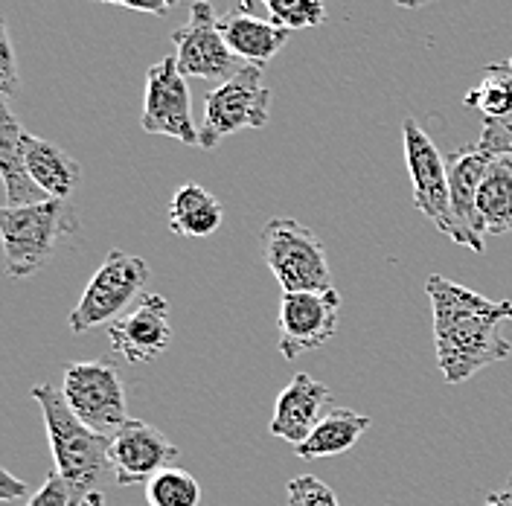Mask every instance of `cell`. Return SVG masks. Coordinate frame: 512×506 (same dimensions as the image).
Returning <instances> with one entry per match:
<instances>
[{"label":"cell","mask_w":512,"mask_h":506,"mask_svg":"<svg viewBox=\"0 0 512 506\" xmlns=\"http://www.w3.org/2000/svg\"><path fill=\"white\" fill-rule=\"evenodd\" d=\"M21 152H24V163L30 169L32 181L50 198L70 201V195L82 184V166L70 158L62 146L41 140L35 134H27V131L21 140Z\"/></svg>","instance_id":"ac0fdd59"},{"label":"cell","mask_w":512,"mask_h":506,"mask_svg":"<svg viewBox=\"0 0 512 506\" xmlns=\"http://www.w3.org/2000/svg\"><path fill=\"white\" fill-rule=\"evenodd\" d=\"M463 105L478 108L486 120H492V117H504V114H510L512 111V88H507V85H504V82H498V79H483V85H480V88H475V91H469V94H466Z\"/></svg>","instance_id":"cb8c5ba5"},{"label":"cell","mask_w":512,"mask_h":506,"mask_svg":"<svg viewBox=\"0 0 512 506\" xmlns=\"http://www.w3.org/2000/svg\"><path fill=\"white\" fill-rule=\"evenodd\" d=\"M425 291L434 312L437 367L446 384L469 381L489 364L510 358L512 344L501 335V323L512 320V300H489L440 274L428 277Z\"/></svg>","instance_id":"6da1fadb"},{"label":"cell","mask_w":512,"mask_h":506,"mask_svg":"<svg viewBox=\"0 0 512 506\" xmlns=\"http://www.w3.org/2000/svg\"><path fill=\"white\" fill-rule=\"evenodd\" d=\"M96 3H111V6L131 9V12H146V15H158V18H163L178 0H96Z\"/></svg>","instance_id":"f546056e"},{"label":"cell","mask_w":512,"mask_h":506,"mask_svg":"<svg viewBox=\"0 0 512 506\" xmlns=\"http://www.w3.org/2000/svg\"><path fill=\"white\" fill-rule=\"evenodd\" d=\"M21 140H24V128L3 102L0 105V178L6 190V207H30L50 201V195L32 181L21 152Z\"/></svg>","instance_id":"e0dca14e"},{"label":"cell","mask_w":512,"mask_h":506,"mask_svg":"<svg viewBox=\"0 0 512 506\" xmlns=\"http://www.w3.org/2000/svg\"><path fill=\"white\" fill-rule=\"evenodd\" d=\"M492 155H486L483 149H457L446 158L448 169V190H451V210L457 227L463 233V248L483 253V224L478 219V187L492 163Z\"/></svg>","instance_id":"9a60e30c"},{"label":"cell","mask_w":512,"mask_h":506,"mask_svg":"<svg viewBox=\"0 0 512 506\" xmlns=\"http://www.w3.org/2000/svg\"><path fill=\"white\" fill-rule=\"evenodd\" d=\"M32 492L30 483H24V480H18V477L12 475L9 469H0V501H30Z\"/></svg>","instance_id":"f1b7e54d"},{"label":"cell","mask_w":512,"mask_h":506,"mask_svg":"<svg viewBox=\"0 0 512 506\" xmlns=\"http://www.w3.org/2000/svg\"><path fill=\"white\" fill-rule=\"evenodd\" d=\"M288 506H341L332 486L312 475L288 480Z\"/></svg>","instance_id":"d4e9b609"},{"label":"cell","mask_w":512,"mask_h":506,"mask_svg":"<svg viewBox=\"0 0 512 506\" xmlns=\"http://www.w3.org/2000/svg\"><path fill=\"white\" fill-rule=\"evenodd\" d=\"M172 44H175V62L184 79H207L224 85L245 67V62L227 47L222 21L216 18L210 0L192 3L190 21L172 30Z\"/></svg>","instance_id":"9c48e42d"},{"label":"cell","mask_w":512,"mask_h":506,"mask_svg":"<svg viewBox=\"0 0 512 506\" xmlns=\"http://www.w3.org/2000/svg\"><path fill=\"white\" fill-rule=\"evenodd\" d=\"M341 320V294L326 291H283L280 300V355L294 361L303 352L320 349L332 341Z\"/></svg>","instance_id":"30bf717a"},{"label":"cell","mask_w":512,"mask_h":506,"mask_svg":"<svg viewBox=\"0 0 512 506\" xmlns=\"http://www.w3.org/2000/svg\"><path fill=\"white\" fill-rule=\"evenodd\" d=\"M483 506H512V504H507V501H501V498H498V495L492 492V495H489V501H486V504H483Z\"/></svg>","instance_id":"e575fe53"},{"label":"cell","mask_w":512,"mask_h":506,"mask_svg":"<svg viewBox=\"0 0 512 506\" xmlns=\"http://www.w3.org/2000/svg\"><path fill=\"white\" fill-rule=\"evenodd\" d=\"M82 504V498L73 492V486L64 480L56 469L47 475V480L41 483V489H35V495H32L27 506H79Z\"/></svg>","instance_id":"4316f807"},{"label":"cell","mask_w":512,"mask_h":506,"mask_svg":"<svg viewBox=\"0 0 512 506\" xmlns=\"http://www.w3.org/2000/svg\"><path fill=\"white\" fill-rule=\"evenodd\" d=\"M478 149L498 160H510L512 163V111L504 117H492L483 120Z\"/></svg>","instance_id":"484cf974"},{"label":"cell","mask_w":512,"mask_h":506,"mask_svg":"<svg viewBox=\"0 0 512 506\" xmlns=\"http://www.w3.org/2000/svg\"><path fill=\"white\" fill-rule=\"evenodd\" d=\"M140 128L146 134H163L187 146H201L198 126L192 123L190 88L184 73L178 70L175 56H163V62L152 64L146 73V102Z\"/></svg>","instance_id":"8fae6325"},{"label":"cell","mask_w":512,"mask_h":506,"mask_svg":"<svg viewBox=\"0 0 512 506\" xmlns=\"http://www.w3.org/2000/svg\"><path fill=\"white\" fill-rule=\"evenodd\" d=\"M402 146H405V163H408V175H411V187H414V207L446 239L463 245V233H460L454 210H451V190H448V169L443 152L425 134V128L411 117L402 123Z\"/></svg>","instance_id":"ba28073f"},{"label":"cell","mask_w":512,"mask_h":506,"mask_svg":"<svg viewBox=\"0 0 512 506\" xmlns=\"http://www.w3.org/2000/svg\"><path fill=\"white\" fill-rule=\"evenodd\" d=\"M30 393L44 413V428L53 448L56 472L73 486V492L85 498L91 492H102L108 483H114V469L108 460L111 437L96 434L94 428H88L70 411L59 387L41 381Z\"/></svg>","instance_id":"7a4b0ae2"},{"label":"cell","mask_w":512,"mask_h":506,"mask_svg":"<svg viewBox=\"0 0 512 506\" xmlns=\"http://www.w3.org/2000/svg\"><path fill=\"white\" fill-rule=\"evenodd\" d=\"M329 405H332V390L312 379L309 373H297L286 384V390L277 396L268 431L271 437L297 448L312 437L320 419L332 411Z\"/></svg>","instance_id":"5bb4252c"},{"label":"cell","mask_w":512,"mask_h":506,"mask_svg":"<svg viewBox=\"0 0 512 506\" xmlns=\"http://www.w3.org/2000/svg\"><path fill=\"white\" fill-rule=\"evenodd\" d=\"M0 91L12 96L18 91V67H15V50H12V35L3 21L0 27Z\"/></svg>","instance_id":"83f0119b"},{"label":"cell","mask_w":512,"mask_h":506,"mask_svg":"<svg viewBox=\"0 0 512 506\" xmlns=\"http://www.w3.org/2000/svg\"><path fill=\"white\" fill-rule=\"evenodd\" d=\"M79 213L70 201H41L30 207H3L0 210V233L6 253V274L12 280L38 274L62 239L79 233Z\"/></svg>","instance_id":"3957f363"},{"label":"cell","mask_w":512,"mask_h":506,"mask_svg":"<svg viewBox=\"0 0 512 506\" xmlns=\"http://www.w3.org/2000/svg\"><path fill=\"white\" fill-rule=\"evenodd\" d=\"M64 399L96 434L114 437L128 419L123 376L108 361H73L64 367Z\"/></svg>","instance_id":"52a82bcc"},{"label":"cell","mask_w":512,"mask_h":506,"mask_svg":"<svg viewBox=\"0 0 512 506\" xmlns=\"http://www.w3.org/2000/svg\"><path fill=\"white\" fill-rule=\"evenodd\" d=\"M370 425H373V419L364 413H355L350 408H332L320 419L312 437L294 448V454L300 460H323V457L347 454Z\"/></svg>","instance_id":"d6986e66"},{"label":"cell","mask_w":512,"mask_h":506,"mask_svg":"<svg viewBox=\"0 0 512 506\" xmlns=\"http://www.w3.org/2000/svg\"><path fill=\"white\" fill-rule=\"evenodd\" d=\"M251 0H239L222 18V35L227 47L245 64H268L288 44L291 32L277 27L274 21H262L248 12Z\"/></svg>","instance_id":"2e32d148"},{"label":"cell","mask_w":512,"mask_h":506,"mask_svg":"<svg viewBox=\"0 0 512 506\" xmlns=\"http://www.w3.org/2000/svg\"><path fill=\"white\" fill-rule=\"evenodd\" d=\"M146 504L149 506H198L201 486L187 469H163L146 483Z\"/></svg>","instance_id":"7402d4cb"},{"label":"cell","mask_w":512,"mask_h":506,"mask_svg":"<svg viewBox=\"0 0 512 506\" xmlns=\"http://www.w3.org/2000/svg\"><path fill=\"white\" fill-rule=\"evenodd\" d=\"M108 344L128 364H152L172 344L169 300L146 291L134 309L108 326Z\"/></svg>","instance_id":"4fadbf2b"},{"label":"cell","mask_w":512,"mask_h":506,"mask_svg":"<svg viewBox=\"0 0 512 506\" xmlns=\"http://www.w3.org/2000/svg\"><path fill=\"white\" fill-rule=\"evenodd\" d=\"M259 248L268 271L283 291H326L332 271L320 236L291 216L268 219L259 233Z\"/></svg>","instance_id":"277c9868"},{"label":"cell","mask_w":512,"mask_h":506,"mask_svg":"<svg viewBox=\"0 0 512 506\" xmlns=\"http://www.w3.org/2000/svg\"><path fill=\"white\" fill-rule=\"evenodd\" d=\"M268 18L283 30H312L326 21V0H262Z\"/></svg>","instance_id":"603a6c76"},{"label":"cell","mask_w":512,"mask_h":506,"mask_svg":"<svg viewBox=\"0 0 512 506\" xmlns=\"http://www.w3.org/2000/svg\"><path fill=\"white\" fill-rule=\"evenodd\" d=\"M478 219L486 236L512 233V163L492 160L478 187Z\"/></svg>","instance_id":"44dd1931"},{"label":"cell","mask_w":512,"mask_h":506,"mask_svg":"<svg viewBox=\"0 0 512 506\" xmlns=\"http://www.w3.org/2000/svg\"><path fill=\"white\" fill-rule=\"evenodd\" d=\"M259 64H245L233 79L204 96V120L198 126L204 152H216L219 143L245 128H265L271 120V88L262 82Z\"/></svg>","instance_id":"5b68a950"},{"label":"cell","mask_w":512,"mask_h":506,"mask_svg":"<svg viewBox=\"0 0 512 506\" xmlns=\"http://www.w3.org/2000/svg\"><path fill=\"white\" fill-rule=\"evenodd\" d=\"M495 495H498L501 501H507V504H512V475H510V480H507V486H504L501 492H495Z\"/></svg>","instance_id":"836d02e7"},{"label":"cell","mask_w":512,"mask_h":506,"mask_svg":"<svg viewBox=\"0 0 512 506\" xmlns=\"http://www.w3.org/2000/svg\"><path fill=\"white\" fill-rule=\"evenodd\" d=\"M146 283H149V262L143 256L111 251L91 277L76 309L67 317L70 332L85 335L88 329L102 326V323L111 326L114 320L126 315V309L137 297H143Z\"/></svg>","instance_id":"8992f818"},{"label":"cell","mask_w":512,"mask_h":506,"mask_svg":"<svg viewBox=\"0 0 512 506\" xmlns=\"http://www.w3.org/2000/svg\"><path fill=\"white\" fill-rule=\"evenodd\" d=\"M483 73H486V79H498V82H504L507 88H512V56L501 59V62L486 64Z\"/></svg>","instance_id":"4dcf8cb0"},{"label":"cell","mask_w":512,"mask_h":506,"mask_svg":"<svg viewBox=\"0 0 512 506\" xmlns=\"http://www.w3.org/2000/svg\"><path fill=\"white\" fill-rule=\"evenodd\" d=\"M79 506H105V492H91V495H85Z\"/></svg>","instance_id":"1f68e13d"},{"label":"cell","mask_w":512,"mask_h":506,"mask_svg":"<svg viewBox=\"0 0 512 506\" xmlns=\"http://www.w3.org/2000/svg\"><path fill=\"white\" fill-rule=\"evenodd\" d=\"M399 9H416V6H425V3H434V0H393Z\"/></svg>","instance_id":"d6a6232c"},{"label":"cell","mask_w":512,"mask_h":506,"mask_svg":"<svg viewBox=\"0 0 512 506\" xmlns=\"http://www.w3.org/2000/svg\"><path fill=\"white\" fill-rule=\"evenodd\" d=\"M181 457L178 445L169 443L163 431L143 422L128 419L126 425L111 437L108 460L114 469V486H137L169 469Z\"/></svg>","instance_id":"7c38bea8"},{"label":"cell","mask_w":512,"mask_h":506,"mask_svg":"<svg viewBox=\"0 0 512 506\" xmlns=\"http://www.w3.org/2000/svg\"><path fill=\"white\" fill-rule=\"evenodd\" d=\"M224 222L222 204L201 184H184L169 204V230L184 239H207Z\"/></svg>","instance_id":"ffe728a7"}]
</instances>
